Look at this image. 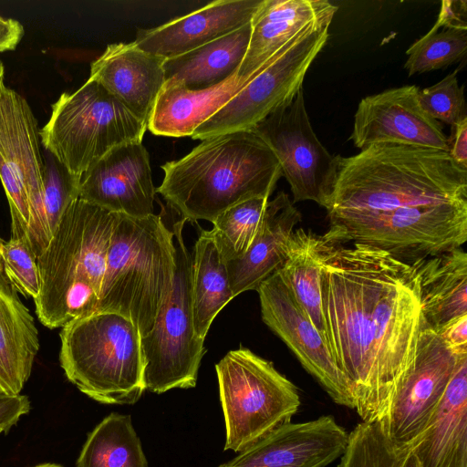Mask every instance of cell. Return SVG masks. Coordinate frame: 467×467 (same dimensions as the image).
Returning <instances> with one entry per match:
<instances>
[{"mask_svg": "<svg viewBox=\"0 0 467 467\" xmlns=\"http://www.w3.org/2000/svg\"><path fill=\"white\" fill-rule=\"evenodd\" d=\"M254 76L242 78L234 74L224 82L202 90H191L178 82L165 81L147 130L158 136L191 137L200 125L224 106Z\"/></svg>", "mask_w": 467, "mask_h": 467, "instance_id": "24", "label": "cell"}, {"mask_svg": "<svg viewBox=\"0 0 467 467\" xmlns=\"http://www.w3.org/2000/svg\"><path fill=\"white\" fill-rule=\"evenodd\" d=\"M29 410L30 401L26 396L0 393V432H7Z\"/></svg>", "mask_w": 467, "mask_h": 467, "instance_id": "37", "label": "cell"}, {"mask_svg": "<svg viewBox=\"0 0 467 467\" xmlns=\"http://www.w3.org/2000/svg\"><path fill=\"white\" fill-rule=\"evenodd\" d=\"M44 159L43 198L48 223L53 235L69 206L78 199L79 180L47 150Z\"/></svg>", "mask_w": 467, "mask_h": 467, "instance_id": "34", "label": "cell"}, {"mask_svg": "<svg viewBox=\"0 0 467 467\" xmlns=\"http://www.w3.org/2000/svg\"><path fill=\"white\" fill-rule=\"evenodd\" d=\"M348 437L331 416L290 421L218 467H326L343 454Z\"/></svg>", "mask_w": 467, "mask_h": 467, "instance_id": "18", "label": "cell"}, {"mask_svg": "<svg viewBox=\"0 0 467 467\" xmlns=\"http://www.w3.org/2000/svg\"><path fill=\"white\" fill-rule=\"evenodd\" d=\"M225 423L224 451L240 452L288 423L300 406L296 386L268 361L245 348L216 365Z\"/></svg>", "mask_w": 467, "mask_h": 467, "instance_id": "9", "label": "cell"}, {"mask_svg": "<svg viewBox=\"0 0 467 467\" xmlns=\"http://www.w3.org/2000/svg\"><path fill=\"white\" fill-rule=\"evenodd\" d=\"M412 450L420 467H467V353Z\"/></svg>", "mask_w": 467, "mask_h": 467, "instance_id": "23", "label": "cell"}, {"mask_svg": "<svg viewBox=\"0 0 467 467\" xmlns=\"http://www.w3.org/2000/svg\"><path fill=\"white\" fill-rule=\"evenodd\" d=\"M302 215L284 192L268 201L261 226L246 253L226 262L234 296L258 286L285 261L295 227Z\"/></svg>", "mask_w": 467, "mask_h": 467, "instance_id": "21", "label": "cell"}, {"mask_svg": "<svg viewBox=\"0 0 467 467\" xmlns=\"http://www.w3.org/2000/svg\"><path fill=\"white\" fill-rule=\"evenodd\" d=\"M184 219L174 223L175 275L170 296L160 310L152 329L141 337L146 389L161 394L196 385L206 352L194 330L192 309V256L182 230Z\"/></svg>", "mask_w": 467, "mask_h": 467, "instance_id": "11", "label": "cell"}, {"mask_svg": "<svg viewBox=\"0 0 467 467\" xmlns=\"http://www.w3.org/2000/svg\"><path fill=\"white\" fill-rule=\"evenodd\" d=\"M147 126L99 82L88 78L52 105L39 130L40 142L80 181L82 174L113 148L142 140Z\"/></svg>", "mask_w": 467, "mask_h": 467, "instance_id": "8", "label": "cell"}, {"mask_svg": "<svg viewBox=\"0 0 467 467\" xmlns=\"http://www.w3.org/2000/svg\"><path fill=\"white\" fill-rule=\"evenodd\" d=\"M35 467H62L61 465L55 464V463H44L40 465H36Z\"/></svg>", "mask_w": 467, "mask_h": 467, "instance_id": "42", "label": "cell"}, {"mask_svg": "<svg viewBox=\"0 0 467 467\" xmlns=\"http://www.w3.org/2000/svg\"><path fill=\"white\" fill-rule=\"evenodd\" d=\"M76 467H148L130 415L104 418L88 434Z\"/></svg>", "mask_w": 467, "mask_h": 467, "instance_id": "30", "label": "cell"}, {"mask_svg": "<svg viewBox=\"0 0 467 467\" xmlns=\"http://www.w3.org/2000/svg\"><path fill=\"white\" fill-rule=\"evenodd\" d=\"M452 137L449 153L458 164L467 168V119L453 127Z\"/></svg>", "mask_w": 467, "mask_h": 467, "instance_id": "41", "label": "cell"}, {"mask_svg": "<svg viewBox=\"0 0 467 467\" xmlns=\"http://www.w3.org/2000/svg\"><path fill=\"white\" fill-rule=\"evenodd\" d=\"M175 268L173 233L160 215L118 213L98 311L124 316L146 336L170 296Z\"/></svg>", "mask_w": 467, "mask_h": 467, "instance_id": "5", "label": "cell"}, {"mask_svg": "<svg viewBox=\"0 0 467 467\" xmlns=\"http://www.w3.org/2000/svg\"><path fill=\"white\" fill-rule=\"evenodd\" d=\"M269 199L252 198L221 213L208 231L225 262L243 256L254 241Z\"/></svg>", "mask_w": 467, "mask_h": 467, "instance_id": "32", "label": "cell"}, {"mask_svg": "<svg viewBox=\"0 0 467 467\" xmlns=\"http://www.w3.org/2000/svg\"><path fill=\"white\" fill-rule=\"evenodd\" d=\"M467 30L431 29L408 48L404 64L409 76L445 68L464 59Z\"/></svg>", "mask_w": 467, "mask_h": 467, "instance_id": "33", "label": "cell"}, {"mask_svg": "<svg viewBox=\"0 0 467 467\" xmlns=\"http://www.w3.org/2000/svg\"><path fill=\"white\" fill-rule=\"evenodd\" d=\"M36 119L24 97L0 81V180L13 238L27 237L36 255L52 238L43 198L44 160Z\"/></svg>", "mask_w": 467, "mask_h": 467, "instance_id": "10", "label": "cell"}, {"mask_svg": "<svg viewBox=\"0 0 467 467\" xmlns=\"http://www.w3.org/2000/svg\"><path fill=\"white\" fill-rule=\"evenodd\" d=\"M164 61L140 49L134 41L110 44L91 63L89 78L148 126L165 84Z\"/></svg>", "mask_w": 467, "mask_h": 467, "instance_id": "20", "label": "cell"}, {"mask_svg": "<svg viewBox=\"0 0 467 467\" xmlns=\"http://www.w3.org/2000/svg\"><path fill=\"white\" fill-rule=\"evenodd\" d=\"M424 323L434 331L467 314V254L456 248L415 260Z\"/></svg>", "mask_w": 467, "mask_h": 467, "instance_id": "26", "label": "cell"}, {"mask_svg": "<svg viewBox=\"0 0 467 467\" xmlns=\"http://www.w3.org/2000/svg\"><path fill=\"white\" fill-rule=\"evenodd\" d=\"M337 467H420L411 446L394 443L378 421H362L348 434Z\"/></svg>", "mask_w": 467, "mask_h": 467, "instance_id": "31", "label": "cell"}, {"mask_svg": "<svg viewBox=\"0 0 467 467\" xmlns=\"http://www.w3.org/2000/svg\"><path fill=\"white\" fill-rule=\"evenodd\" d=\"M333 19L316 22L298 33L254 78L191 136L204 140L251 130L302 88L305 76L327 44Z\"/></svg>", "mask_w": 467, "mask_h": 467, "instance_id": "12", "label": "cell"}, {"mask_svg": "<svg viewBox=\"0 0 467 467\" xmlns=\"http://www.w3.org/2000/svg\"><path fill=\"white\" fill-rule=\"evenodd\" d=\"M60 366L82 393L102 404H134L146 390L141 336L124 316L97 311L60 332Z\"/></svg>", "mask_w": 467, "mask_h": 467, "instance_id": "6", "label": "cell"}, {"mask_svg": "<svg viewBox=\"0 0 467 467\" xmlns=\"http://www.w3.org/2000/svg\"><path fill=\"white\" fill-rule=\"evenodd\" d=\"M467 202V168L449 151L401 144H374L357 155H337L325 209L389 211Z\"/></svg>", "mask_w": 467, "mask_h": 467, "instance_id": "2", "label": "cell"}, {"mask_svg": "<svg viewBox=\"0 0 467 467\" xmlns=\"http://www.w3.org/2000/svg\"><path fill=\"white\" fill-rule=\"evenodd\" d=\"M5 67L3 63L0 61V81L4 79Z\"/></svg>", "mask_w": 467, "mask_h": 467, "instance_id": "43", "label": "cell"}, {"mask_svg": "<svg viewBox=\"0 0 467 467\" xmlns=\"http://www.w3.org/2000/svg\"><path fill=\"white\" fill-rule=\"evenodd\" d=\"M337 6L326 0H262L251 20L248 47L237 75H255L310 25L333 19Z\"/></svg>", "mask_w": 467, "mask_h": 467, "instance_id": "22", "label": "cell"}, {"mask_svg": "<svg viewBox=\"0 0 467 467\" xmlns=\"http://www.w3.org/2000/svg\"><path fill=\"white\" fill-rule=\"evenodd\" d=\"M435 332L454 353H467V314L449 321Z\"/></svg>", "mask_w": 467, "mask_h": 467, "instance_id": "39", "label": "cell"}, {"mask_svg": "<svg viewBox=\"0 0 467 467\" xmlns=\"http://www.w3.org/2000/svg\"><path fill=\"white\" fill-rule=\"evenodd\" d=\"M39 349L34 318L0 262V393L19 395Z\"/></svg>", "mask_w": 467, "mask_h": 467, "instance_id": "25", "label": "cell"}, {"mask_svg": "<svg viewBox=\"0 0 467 467\" xmlns=\"http://www.w3.org/2000/svg\"><path fill=\"white\" fill-rule=\"evenodd\" d=\"M262 0L213 1L161 26L140 29L134 43L165 59L182 55L251 22Z\"/></svg>", "mask_w": 467, "mask_h": 467, "instance_id": "19", "label": "cell"}, {"mask_svg": "<svg viewBox=\"0 0 467 467\" xmlns=\"http://www.w3.org/2000/svg\"><path fill=\"white\" fill-rule=\"evenodd\" d=\"M326 244L327 343L354 409L379 421L413 367L424 324L417 264L358 243Z\"/></svg>", "mask_w": 467, "mask_h": 467, "instance_id": "1", "label": "cell"}, {"mask_svg": "<svg viewBox=\"0 0 467 467\" xmlns=\"http://www.w3.org/2000/svg\"><path fill=\"white\" fill-rule=\"evenodd\" d=\"M1 433V432H0Z\"/></svg>", "mask_w": 467, "mask_h": 467, "instance_id": "45", "label": "cell"}, {"mask_svg": "<svg viewBox=\"0 0 467 467\" xmlns=\"http://www.w3.org/2000/svg\"><path fill=\"white\" fill-rule=\"evenodd\" d=\"M118 213L77 199L37 256L39 321L63 327L99 310L107 253Z\"/></svg>", "mask_w": 467, "mask_h": 467, "instance_id": "4", "label": "cell"}, {"mask_svg": "<svg viewBox=\"0 0 467 467\" xmlns=\"http://www.w3.org/2000/svg\"><path fill=\"white\" fill-rule=\"evenodd\" d=\"M3 243H4V241L0 238V254H1V248H2Z\"/></svg>", "mask_w": 467, "mask_h": 467, "instance_id": "44", "label": "cell"}, {"mask_svg": "<svg viewBox=\"0 0 467 467\" xmlns=\"http://www.w3.org/2000/svg\"><path fill=\"white\" fill-rule=\"evenodd\" d=\"M327 218V242L367 244L409 263L460 248L467 240V202L342 210Z\"/></svg>", "mask_w": 467, "mask_h": 467, "instance_id": "7", "label": "cell"}, {"mask_svg": "<svg viewBox=\"0 0 467 467\" xmlns=\"http://www.w3.org/2000/svg\"><path fill=\"white\" fill-rule=\"evenodd\" d=\"M431 28L467 30V2L465 0L442 1L438 19Z\"/></svg>", "mask_w": 467, "mask_h": 467, "instance_id": "38", "label": "cell"}, {"mask_svg": "<svg viewBox=\"0 0 467 467\" xmlns=\"http://www.w3.org/2000/svg\"><path fill=\"white\" fill-rule=\"evenodd\" d=\"M156 189L142 140L119 145L81 176L78 198L115 213L153 214Z\"/></svg>", "mask_w": 467, "mask_h": 467, "instance_id": "17", "label": "cell"}, {"mask_svg": "<svg viewBox=\"0 0 467 467\" xmlns=\"http://www.w3.org/2000/svg\"><path fill=\"white\" fill-rule=\"evenodd\" d=\"M458 354L425 323L412 368L378 421L400 446H413L426 428L452 377Z\"/></svg>", "mask_w": 467, "mask_h": 467, "instance_id": "14", "label": "cell"}, {"mask_svg": "<svg viewBox=\"0 0 467 467\" xmlns=\"http://www.w3.org/2000/svg\"><path fill=\"white\" fill-rule=\"evenodd\" d=\"M234 298L226 262L208 231H201L192 257V309L196 336L204 340L217 314Z\"/></svg>", "mask_w": 467, "mask_h": 467, "instance_id": "29", "label": "cell"}, {"mask_svg": "<svg viewBox=\"0 0 467 467\" xmlns=\"http://www.w3.org/2000/svg\"><path fill=\"white\" fill-rule=\"evenodd\" d=\"M419 101L430 117L452 128L467 119L463 87L459 85L457 70L438 83L420 89Z\"/></svg>", "mask_w": 467, "mask_h": 467, "instance_id": "36", "label": "cell"}, {"mask_svg": "<svg viewBox=\"0 0 467 467\" xmlns=\"http://www.w3.org/2000/svg\"><path fill=\"white\" fill-rule=\"evenodd\" d=\"M326 246L322 235L297 228L292 234L287 257L277 270L325 339L322 281Z\"/></svg>", "mask_w": 467, "mask_h": 467, "instance_id": "28", "label": "cell"}, {"mask_svg": "<svg viewBox=\"0 0 467 467\" xmlns=\"http://www.w3.org/2000/svg\"><path fill=\"white\" fill-rule=\"evenodd\" d=\"M420 88L407 85L363 98L354 116L349 137L362 150L392 143L450 150V140L440 122L419 101Z\"/></svg>", "mask_w": 467, "mask_h": 467, "instance_id": "16", "label": "cell"}, {"mask_svg": "<svg viewBox=\"0 0 467 467\" xmlns=\"http://www.w3.org/2000/svg\"><path fill=\"white\" fill-rule=\"evenodd\" d=\"M24 36V27L13 18L0 16V52L14 50Z\"/></svg>", "mask_w": 467, "mask_h": 467, "instance_id": "40", "label": "cell"}, {"mask_svg": "<svg viewBox=\"0 0 467 467\" xmlns=\"http://www.w3.org/2000/svg\"><path fill=\"white\" fill-rule=\"evenodd\" d=\"M250 35L251 22L193 50L165 59V81L178 82L191 90L206 89L224 82L237 73Z\"/></svg>", "mask_w": 467, "mask_h": 467, "instance_id": "27", "label": "cell"}, {"mask_svg": "<svg viewBox=\"0 0 467 467\" xmlns=\"http://www.w3.org/2000/svg\"><path fill=\"white\" fill-rule=\"evenodd\" d=\"M0 262L4 272L17 292L36 298L40 292V277L35 254L27 237L4 242Z\"/></svg>", "mask_w": 467, "mask_h": 467, "instance_id": "35", "label": "cell"}, {"mask_svg": "<svg viewBox=\"0 0 467 467\" xmlns=\"http://www.w3.org/2000/svg\"><path fill=\"white\" fill-rule=\"evenodd\" d=\"M161 169L164 177L156 192L185 221L211 223L237 203L269 199L282 176L274 152L253 130L202 140Z\"/></svg>", "mask_w": 467, "mask_h": 467, "instance_id": "3", "label": "cell"}, {"mask_svg": "<svg viewBox=\"0 0 467 467\" xmlns=\"http://www.w3.org/2000/svg\"><path fill=\"white\" fill-rule=\"evenodd\" d=\"M251 130L274 152L290 186L293 203L313 201L325 208L337 156L331 155L317 137L306 111L303 88L290 102Z\"/></svg>", "mask_w": 467, "mask_h": 467, "instance_id": "13", "label": "cell"}, {"mask_svg": "<svg viewBox=\"0 0 467 467\" xmlns=\"http://www.w3.org/2000/svg\"><path fill=\"white\" fill-rule=\"evenodd\" d=\"M256 291L265 324L285 343L334 402L354 409L349 386L325 337L303 311L280 273L273 274Z\"/></svg>", "mask_w": 467, "mask_h": 467, "instance_id": "15", "label": "cell"}]
</instances>
